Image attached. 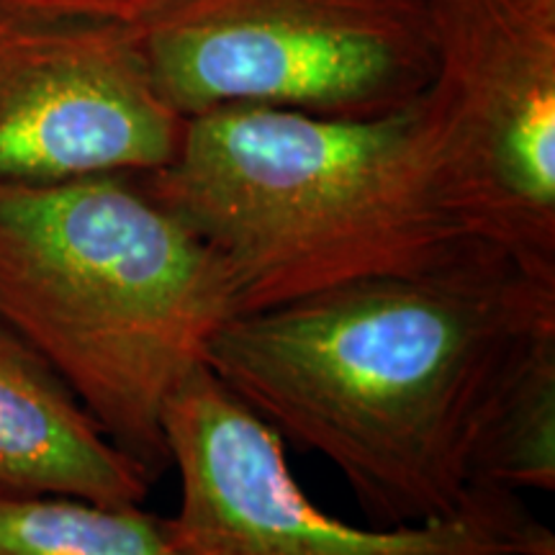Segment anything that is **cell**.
<instances>
[{"label": "cell", "mask_w": 555, "mask_h": 555, "mask_svg": "<svg viewBox=\"0 0 555 555\" xmlns=\"http://www.w3.org/2000/svg\"><path fill=\"white\" fill-rule=\"evenodd\" d=\"M13 3L31 5V9L67 13V16H86L114 21V24H134V21L157 13L176 0H13Z\"/></svg>", "instance_id": "obj_11"}, {"label": "cell", "mask_w": 555, "mask_h": 555, "mask_svg": "<svg viewBox=\"0 0 555 555\" xmlns=\"http://www.w3.org/2000/svg\"><path fill=\"white\" fill-rule=\"evenodd\" d=\"M555 281L470 242L440 266L237 314L206 367L283 442L332 463L376 525L455 512L491 386Z\"/></svg>", "instance_id": "obj_1"}, {"label": "cell", "mask_w": 555, "mask_h": 555, "mask_svg": "<svg viewBox=\"0 0 555 555\" xmlns=\"http://www.w3.org/2000/svg\"><path fill=\"white\" fill-rule=\"evenodd\" d=\"M183 121L124 24L0 0V183L157 170Z\"/></svg>", "instance_id": "obj_7"}, {"label": "cell", "mask_w": 555, "mask_h": 555, "mask_svg": "<svg viewBox=\"0 0 555 555\" xmlns=\"http://www.w3.org/2000/svg\"><path fill=\"white\" fill-rule=\"evenodd\" d=\"M232 317L224 266L137 172L0 183V324L155 478L165 409Z\"/></svg>", "instance_id": "obj_2"}, {"label": "cell", "mask_w": 555, "mask_h": 555, "mask_svg": "<svg viewBox=\"0 0 555 555\" xmlns=\"http://www.w3.org/2000/svg\"><path fill=\"white\" fill-rule=\"evenodd\" d=\"M435 193L468 240L555 281V0H429Z\"/></svg>", "instance_id": "obj_5"}, {"label": "cell", "mask_w": 555, "mask_h": 555, "mask_svg": "<svg viewBox=\"0 0 555 555\" xmlns=\"http://www.w3.org/2000/svg\"><path fill=\"white\" fill-rule=\"evenodd\" d=\"M137 176L217 255L237 314L420 273L476 242L437 198L420 101L358 121L266 106L206 111L183 121L163 168Z\"/></svg>", "instance_id": "obj_3"}, {"label": "cell", "mask_w": 555, "mask_h": 555, "mask_svg": "<svg viewBox=\"0 0 555 555\" xmlns=\"http://www.w3.org/2000/svg\"><path fill=\"white\" fill-rule=\"evenodd\" d=\"M152 481L65 380L0 324V494L127 506L144 504Z\"/></svg>", "instance_id": "obj_8"}, {"label": "cell", "mask_w": 555, "mask_h": 555, "mask_svg": "<svg viewBox=\"0 0 555 555\" xmlns=\"http://www.w3.org/2000/svg\"><path fill=\"white\" fill-rule=\"evenodd\" d=\"M555 491V317L515 345L491 386L468 453V489Z\"/></svg>", "instance_id": "obj_9"}, {"label": "cell", "mask_w": 555, "mask_h": 555, "mask_svg": "<svg viewBox=\"0 0 555 555\" xmlns=\"http://www.w3.org/2000/svg\"><path fill=\"white\" fill-rule=\"evenodd\" d=\"M124 29L183 119L227 106L378 119L435 78L429 0H176Z\"/></svg>", "instance_id": "obj_4"}, {"label": "cell", "mask_w": 555, "mask_h": 555, "mask_svg": "<svg viewBox=\"0 0 555 555\" xmlns=\"http://www.w3.org/2000/svg\"><path fill=\"white\" fill-rule=\"evenodd\" d=\"M180 478L168 519L180 555H555V535L519 494L470 486L463 504L414 525L360 527L311 502L286 442L208 367L165 409Z\"/></svg>", "instance_id": "obj_6"}, {"label": "cell", "mask_w": 555, "mask_h": 555, "mask_svg": "<svg viewBox=\"0 0 555 555\" xmlns=\"http://www.w3.org/2000/svg\"><path fill=\"white\" fill-rule=\"evenodd\" d=\"M0 555H180L165 517L142 504L0 494Z\"/></svg>", "instance_id": "obj_10"}]
</instances>
